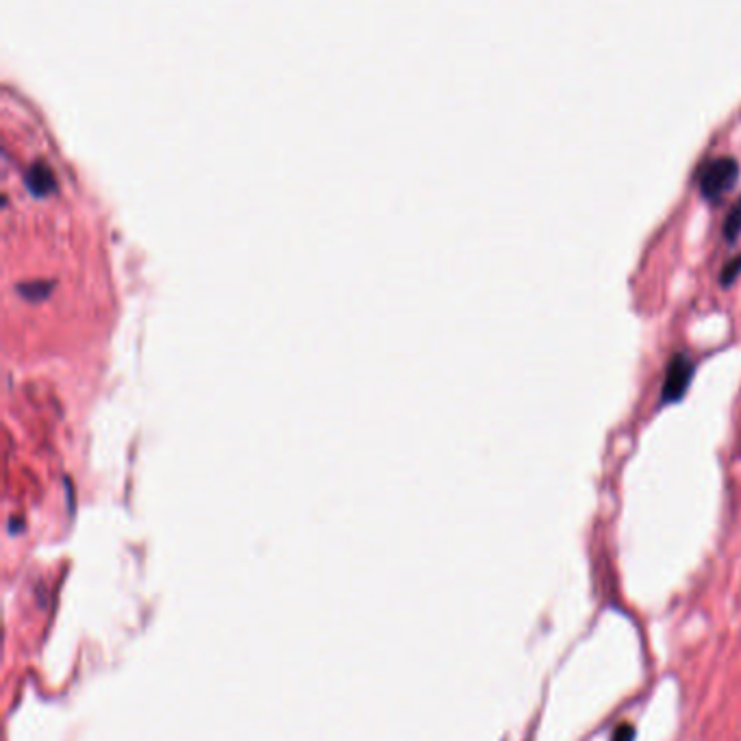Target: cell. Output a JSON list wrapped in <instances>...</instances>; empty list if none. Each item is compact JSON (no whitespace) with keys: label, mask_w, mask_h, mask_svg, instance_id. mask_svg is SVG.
Segmentation results:
<instances>
[{"label":"cell","mask_w":741,"mask_h":741,"mask_svg":"<svg viewBox=\"0 0 741 741\" xmlns=\"http://www.w3.org/2000/svg\"><path fill=\"white\" fill-rule=\"evenodd\" d=\"M739 179V164L731 154L704 161L698 170L700 192L706 200L715 203L724 192H728Z\"/></svg>","instance_id":"1"},{"label":"cell","mask_w":741,"mask_h":741,"mask_svg":"<svg viewBox=\"0 0 741 741\" xmlns=\"http://www.w3.org/2000/svg\"><path fill=\"white\" fill-rule=\"evenodd\" d=\"M693 376V364L687 355H672L665 367V378L662 387V402H679L685 396Z\"/></svg>","instance_id":"2"},{"label":"cell","mask_w":741,"mask_h":741,"mask_svg":"<svg viewBox=\"0 0 741 741\" xmlns=\"http://www.w3.org/2000/svg\"><path fill=\"white\" fill-rule=\"evenodd\" d=\"M739 233H741V196L737 203L728 209L726 217H724V227H722V235L728 244H733V241L739 238Z\"/></svg>","instance_id":"3"},{"label":"cell","mask_w":741,"mask_h":741,"mask_svg":"<svg viewBox=\"0 0 741 741\" xmlns=\"http://www.w3.org/2000/svg\"><path fill=\"white\" fill-rule=\"evenodd\" d=\"M28 185H31L33 194H46L50 187H53V176H50V172L44 168V165H36L31 172H28L26 176Z\"/></svg>","instance_id":"4"},{"label":"cell","mask_w":741,"mask_h":741,"mask_svg":"<svg viewBox=\"0 0 741 741\" xmlns=\"http://www.w3.org/2000/svg\"><path fill=\"white\" fill-rule=\"evenodd\" d=\"M739 272H741V255L733 257L731 261H726V266H724L722 272H720V283L724 287L733 285V281L739 277Z\"/></svg>","instance_id":"5"},{"label":"cell","mask_w":741,"mask_h":741,"mask_svg":"<svg viewBox=\"0 0 741 741\" xmlns=\"http://www.w3.org/2000/svg\"><path fill=\"white\" fill-rule=\"evenodd\" d=\"M635 739V728L630 724H622V726L616 728L613 733V741H633Z\"/></svg>","instance_id":"6"}]
</instances>
